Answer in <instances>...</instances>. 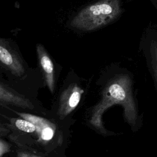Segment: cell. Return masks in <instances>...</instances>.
<instances>
[{
    "instance_id": "obj_9",
    "label": "cell",
    "mask_w": 157,
    "mask_h": 157,
    "mask_svg": "<svg viewBox=\"0 0 157 157\" xmlns=\"http://www.w3.org/2000/svg\"><path fill=\"white\" fill-rule=\"evenodd\" d=\"M151 55L153 56V67L155 69V74L157 78V43L151 44Z\"/></svg>"
},
{
    "instance_id": "obj_6",
    "label": "cell",
    "mask_w": 157,
    "mask_h": 157,
    "mask_svg": "<svg viewBox=\"0 0 157 157\" xmlns=\"http://www.w3.org/2000/svg\"><path fill=\"white\" fill-rule=\"evenodd\" d=\"M36 53L39 65L42 72L45 85L51 93H53L55 87V67L53 61L43 45H36Z\"/></svg>"
},
{
    "instance_id": "obj_5",
    "label": "cell",
    "mask_w": 157,
    "mask_h": 157,
    "mask_svg": "<svg viewBox=\"0 0 157 157\" xmlns=\"http://www.w3.org/2000/svg\"><path fill=\"white\" fill-rule=\"evenodd\" d=\"M17 114L21 118L29 120L36 125L37 128L36 134L40 142L46 144L53 139L56 132V126L52 121L43 117L28 113L17 112Z\"/></svg>"
},
{
    "instance_id": "obj_2",
    "label": "cell",
    "mask_w": 157,
    "mask_h": 157,
    "mask_svg": "<svg viewBox=\"0 0 157 157\" xmlns=\"http://www.w3.org/2000/svg\"><path fill=\"white\" fill-rule=\"evenodd\" d=\"M121 12L120 0H99L78 11L69 25L75 30L92 31L112 22Z\"/></svg>"
},
{
    "instance_id": "obj_8",
    "label": "cell",
    "mask_w": 157,
    "mask_h": 157,
    "mask_svg": "<svg viewBox=\"0 0 157 157\" xmlns=\"http://www.w3.org/2000/svg\"><path fill=\"white\" fill-rule=\"evenodd\" d=\"M10 122L17 129L26 133H36L37 128L31 121L21 118H11Z\"/></svg>"
},
{
    "instance_id": "obj_11",
    "label": "cell",
    "mask_w": 157,
    "mask_h": 157,
    "mask_svg": "<svg viewBox=\"0 0 157 157\" xmlns=\"http://www.w3.org/2000/svg\"><path fill=\"white\" fill-rule=\"evenodd\" d=\"M17 157H44L42 156H39L37 155L25 151H18L17 152Z\"/></svg>"
},
{
    "instance_id": "obj_3",
    "label": "cell",
    "mask_w": 157,
    "mask_h": 157,
    "mask_svg": "<svg viewBox=\"0 0 157 157\" xmlns=\"http://www.w3.org/2000/svg\"><path fill=\"white\" fill-rule=\"evenodd\" d=\"M0 66L12 75L21 77L26 72L24 63L10 40L0 37Z\"/></svg>"
},
{
    "instance_id": "obj_12",
    "label": "cell",
    "mask_w": 157,
    "mask_h": 157,
    "mask_svg": "<svg viewBox=\"0 0 157 157\" xmlns=\"http://www.w3.org/2000/svg\"><path fill=\"white\" fill-rule=\"evenodd\" d=\"M9 128L7 125L0 123V137L7 136L9 133Z\"/></svg>"
},
{
    "instance_id": "obj_1",
    "label": "cell",
    "mask_w": 157,
    "mask_h": 157,
    "mask_svg": "<svg viewBox=\"0 0 157 157\" xmlns=\"http://www.w3.org/2000/svg\"><path fill=\"white\" fill-rule=\"evenodd\" d=\"M114 104H123L127 119L131 123L135 121L136 107L131 95L130 81L127 76L121 75L110 81L104 89L101 101L91 111L90 123L101 132H105L102 122V114Z\"/></svg>"
},
{
    "instance_id": "obj_4",
    "label": "cell",
    "mask_w": 157,
    "mask_h": 157,
    "mask_svg": "<svg viewBox=\"0 0 157 157\" xmlns=\"http://www.w3.org/2000/svg\"><path fill=\"white\" fill-rule=\"evenodd\" d=\"M84 90L75 83H71L61 93L58 107V117L64 119L78 106Z\"/></svg>"
},
{
    "instance_id": "obj_7",
    "label": "cell",
    "mask_w": 157,
    "mask_h": 157,
    "mask_svg": "<svg viewBox=\"0 0 157 157\" xmlns=\"http://www.w3.org/2000/svg\"><path fill=\"white\" fill-rule=\"evenodd\" d=\"M0 105L33 109V102L24 95L0 82Z\"/></svg>"
},
{
    "instance_id": "obj_10",
    "label": "cell",
    "mask_w": 157,
    "mask_h": 157,
    "mask_svg": "<svg viewBox=\"0 0 157 157\" xmlns=\"http://www.w3.org/2000/svg\"><path fill=\"white\" fill-rule=\"evenodd\" d=\"M10 151V144L0 138V157H2L5 154L9 153Z\"/></svg>"
}]
</instances>
